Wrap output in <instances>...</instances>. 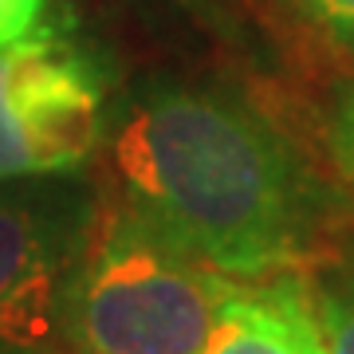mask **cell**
I'll use <instances>...</instances> for the list:
<instances>
[{
  "label": "cell",
  "instance_id": "7a4b0ae2",
  "mask_svg": "<svg viewBox=\"0 0 354 354\" xmlns=\"http://www.w3.org/2000/svg\"><path fill=\"white\" fill-rule=\"evenodd\" d=\"M232 279L181 252L127 201H102L71 295L79 354H201Z\"/></svg>",
  "mask_w": 354,
  "mask_h": 354
},
{
  "label": "cell",
  "instance_id": "52a82bcc",
  "mask_svg": "<svg viewBox=\"0 0 354 354\" xmlns=\"http://www.w3.org/2000/svg\"><path fill=\"white\" fill-rule=\"evenodd\" d=\"M295 16H304L319 36L354 51V0H283Z\"/></svg>",
  "mask_w": 354,
  "mask_h": 354
},
{
  "label": "cell",
  "instance_id": "8992f818",
  "mask_svg": "<svg viewBox=\"0 0 354 354\" xmlns=\"http://www.w3.org/2000/svg\"><path fill=\"white\" fill-rule=\"evenodd\" d=\"M327 354H354V256H339L307 283Z\"/></svg>",
  "mask_w": 354,
  "mask_h": 354
},
{
  "label": "cell",
  "instance_id": "6da1fadb",
  "mask_svg": "<svg viewBox=\"0 0 354 354\" xmlns=\"http://www.w3.org/2000/svg\"><path fill=\"white\" fill-rule=\"evenodd\" d=\"M118 197L228 279L279 276L311 248L315 181L252 102L150 75L114 95L106 130Z\"/></svg>",
  "mask_w": 354,
  "mask_h": 354
},
{
  "label": "cell",
  "instance_id": "5b68a950",
  "mask_svg": "<svg viewBox=\"0 0 354 354\" xmlns=\"http://www.w3.org/2000/svg\"><path fill=\"white\" fill-rule=\"evenodd\" d=\"M201 354H327L307 279H232Z\"/></svg>",
  "mask_w": 354,
  "mask_h": 354
},
{
  "label": "cell",
  "instance_id": "ba28073f",
  "mask_svg": "<svg viewBox=\"0 0 354 354\" xmlns=\"http://www.w3.org/2000/svg\"><path fill=\"white\" fill-rule=\"evenodd\" d=\"M327 142L335 162L342 165V174L354 177V87H346L330 106V122H327Z\"/></svg>",
  "mask_w": 354,
  "mask_h": 354
},
{
  "label": "cell",
  "instance_id": "3957f363",
  "mask_svg": "<svg viewBox=\"0 0 354 354\" xmlns=\"http://www.w3.org/2000/svg\"><path fill=\"white\" fill-rule=\"evenodd\" d=\"M111 71L87 39L39 28L0 48V181L71 177L111 130Z\"/></svg>",
  "mask_w": 354,
  "mask_h": 354
},
{
  "label": "cell",
  "instance_id": "9c48e42d",
  "mask_svg": "<svg viewBox=\"0 0 354 354\" xmlns=\"http://www.w3.org/2000/svg\"><path fill=\"white\" fill-rule=\"evenodd\" d=\"M44 8H48V0H0V48L24 39L36 28Z\"/></svg>",
  "mask_w": 354,
  "mask_h": 354
},
{
  "label": "cell",
  "instance_id": "277c9868",
  "mask_svg": "<svg viewBox=\"0 0 354 354\" xmlns=\"http://www.w3.org/2000/svg\"><path fill=\"white\" fill-rule=\"evenodd\" d=\"M83 174L0 181V354H59L99 221Z\"/></svg>",
  "mask_w": 354,
  "mask_h": 354
}]
</instances>
